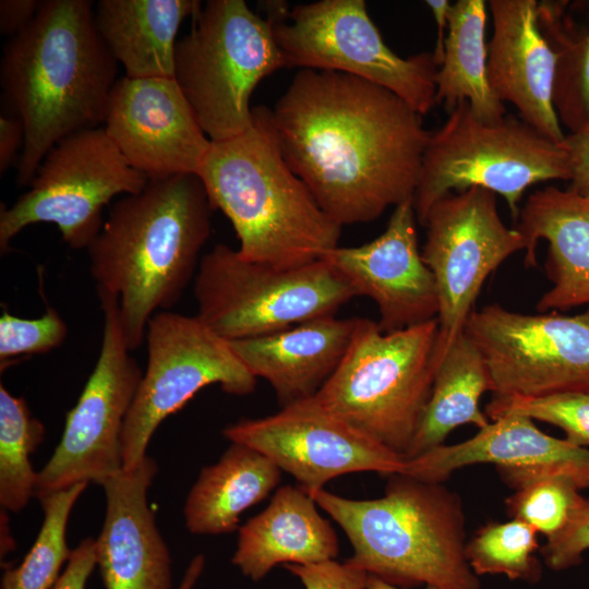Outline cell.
Wrapping results in <instances>:
<instances>
[{
	"mask_svg": "<svg viewBox=\"0 0 589 589\" xmlns=\"http://www.w3.org/2000/svg\"><path fill=\"white\" fill-rule=\"evenodd\" d=\"M421 117L384 87L313 69H301L272 110L286 163L341 227L413 197L431 133Z\"/></svg>",
	"mask_w": 589,
	"mask_h": 589,
	"instance_id": "obj_1",
	"label": "cell"
},
{
	"mask_svg": "<svg viewBox=\"0 0 589 589\" xmlns=\"http://www.w3.org/2000/svg\"><path fill=\"white\" fill-rule=\"evenodd\" d=\"M93 2L44 0L9 38L0 61L4 112L24 128L17 183L29 184L50 148L104 124L118 62L98 34Z\"/></svg>",
	"mask_w": 589,
	"mask_h": 589,
	"instance_id": "obj_2",
	"label": "cell"
},
{
	"mask_svg": "<svg viewBox=\"0 0 589 589\" xmlns=\"http://www.w3.org/2000/svg\"><path fill=\"white\" fill-rule=\"evenodd\" d=\"M213 206L197 175L148 180L121 196L87 248L97 292L118 299L124 339L137 349L149 320L180 300L211 235Z\"/></svg>",
	"mask_w": 589,
	"mask_h": 589,
	"instance_id": "obj_3",
	"label": "cell"
},
{
	"mask_svg": "<svg viewBox=\"0 0 589 589\" xmlns=\"http://www.w3.org/2000/svg\"><path fill=\"white\" fill-rule=\"evenodd\" d=\"M241 134L212 141L197 171L213 208L230 220L239 255L277 268L321 260L338 247L341 226L286 163L272 110L254 107Z\"/></svg>",
	"mask_w": 589,
	"mask_h": 589,
	"instance_id": "obj_4",
	"label": "cell"
},
{
	"mask_svg": "<svg viewBox=\"0 0 589 589\" xmlns=\"http://www.w3.org/2000/svg\"><path fill=\"white\" fill-rule=\"evenodd\" d=\"M348 537L351 565L401 587L480 589L466 555L461 498L442 483L392 474L383 496L309 493Z\"/></svg>",
	"mask_w": 589,
	"mask_h": 589,
	"instance_id": "obj_5",
	"label": "cell"
},
{
	"mask_svg": "<svg viewBox=\"0 0 589 589\" xmlns=\"http://www.w3.org/2000/svg\"><path fill=\"white\" fill-rule=\"evenodd\" d=\"M437 337V318L385 333L358 317L345 357L309 399L406 457L432 392Z\"/></svg>",
	"mask_w": 589,
	"mask_h": 589,
	"instance_id": "obj_6",
	"label": "cell"
},
{
	"mask_svg": "<svg viewBox=\"0 0 589 589\" xmlns=\"http://www.w3.org/2000/svg\"><path fill=\"white\" fill-rule=\"evenodd\" d=\"M570 179L565 144L546 139L512 115L496 122L480 121L464 100L438 130L430 133L413 206L423 225L437 200L453 191L479 187L501 194L517 220L518 204L529 187Z\"/></svg>",
	"mask_w": 589,
	"mask_h": 589,
	"instance_id": "obj_7",
	"label": "cell"
},
{
	"mask_svg": "<svg viewBox=\"0 0 589 589\" xmlns=\"http://www.w3.org/2000/svg\"><path fill=\"white\" fill-rule=\"evenodd\" d=\"M284 67L269 16L262 17L244 0H208L191 32L177 41L173 79L216 142L251 125L253 91Z\"/></svg>",
	"mask_w": 589,
	"mask_h": 589,
	"instance_id": "obj_8",
	"label": "cell"
},
{
	"mask_svg": "<svg viewBox=\"0 0 589 589\" xmlns=\"http://www.w3.org/2000/svg\"><path fill=\"white\" fill-rule=\"evenodd\" d=\"M193 293L196 316L227 341L335 315L357 297L323 259L293 268H277L245 261L224 243L202 256Z\"/></svg>",
	"mask_w": 589,
	"mask_h": 589,
	"instance_id": "obj_9",
	"label": "cell"
},
{
	"mask_svg": "<svg viewBox=\"0 0 589 589\" xmlns=\"http://www.w3.org/2000/svg\"><path fill=\"white\" fill-rule=\"evenodd\" d=\"M268 16L285 68L337 71L384 87L420 116L436 104L438 67L432 52L396 55L370 19L364 0H321Z\"/></svg>",
	"mask_w": 589,
	"mask_h": 589,
	"instance_id": "obj_10",
	"label": "cell"
},
{
	"mask_svg": "<svg viewBox=\"0 0 589 589\" xmlns=\"http://www.w3.org/2000/svg\"><path fill=\"white\" fill-rule=\"evenodd\" d=\"M148 178L134 169L104 127L75 132L45 155L29 189L9 207H0V252L22 229L56 225L73 250L86 249L98 236L104 207L118 195L139 193Z\"/></svg>",
	"mask_w": 589,
	"mask_h": 589,
	"instance_id": "obj_11",
	"label": "cell"
},
{
	"mask_svg": "<svg viewBox=\"0 0 589 589\" xmlns=\"http://www.w3.org/2000/svg\"><path fill=\"white\" fill-rule=\"evenodd\" d=\"M147 365L121 433L123 470L147 456L158 425L205 386L218 384L228 394L252 393L256 377L196 315L157 312L146 328Z\"/></svg>",
	"mask_w": 589,
	"mask_h": 589,
	"instance_id": "obj_12",
	"label": "cell"
},
{
	"mask_svg": "<svg viewBox=\"0 0 589 589\" xmlns=\"http://www.w3.org/2000/svg\"><path fill=\"white\" fill-rule=\"evenodd\" d=\"M98 297L104 313L99 356L67 414L58 446L37 474L38 501L77 483L103 484L123 470L121 433L143 372L124 339L118 299L101 292Z\"/></svg>",
	"mask_w": 589,
	"mask_h": 589,
	"instance_id": "obj_13",
	"label": "cell"
},
{
	"mask_svg": "<svg viewBox=\"0 0 589 589\" xmlns=\"http://www.w3.org/2000/svg\"><path fill=\"white\" fill-rule=\"evenodd\" d=\"M465 332L486 363L496 398L589 392V308L577 315H528L491 304Z\"/></svg>",
	"mask_w": 589,
	"mask_h": 589,
	"instance_id": "obj_14",
	"label": "cell"
},
{
	"mask_svg": "<svg viewBox=\"0 0 589 589\" xmlns=\"http://www.w3.org/2000/svg\"><path fill=\"white\" fill-rule=\"evenodd\" d=\"M423 225L426 240L421 256L438 294V365L464 332L484 280L512 254L526 250L527 242L502 221L495 193L479 187L437 200Z\"/></svg>",
	"mask_w": 589,
	"mask_h": 589,
	"instance_id": "obj_15",
	"label": "cell"
},
{
	"mask_svg": "<svg viewBox=\"0 0 589 589\" xmlns=\"http://www.w3.org/2000/svg\"><path fill=\"white\" fill-rule=\"evenodd\" d=\"M223 435L267 456L306 493L351 472L408 476L410 470V459L311 399L272 416L240 420L226 426Z\"/></svg>",
	"mask_w": 589,
	"mask_h": 589,
	"instance_id": "obj_16",
	"label": "cell"
},
{
	"mask_svg": "<svg viewBox=\"0 0 589 589\" xmlns=\"http://www.w3.org/2000/svg\"><path fill=\"white\" fill-rule=\"evenodd\" d=\"M104 129L148 180L196 175L212 142L173 77L118 79Z\"/></svg>",
	"mask_w": 589,
	"mask_h": 589,
	"instance_id": "obj_17",
	"label": "cell"
},
{
	"mask_svg": "<svg viewBox=\"0 0 589 589\" xmlns=\"http://www.w3.org/2000/svg\"><path fill=\"white\" fill-rule=\"evenodd\" d=\"M413 197L397 206L385 231L359 247H337L322 259L351 286L372 299L385 332L436 320L438 294L434 276L418 248Z\"/></svg>",
	"mask_w": 589,
	"mask_h": 589,
	"instance_id": "obj_18",
	"label": "cell"
},
{
	"mask_svg": "<svg viewBox=\"0 0 589 589\" xmlns=\"http://www.w3.org/2000/svg\"><path fill=\"white\" fill-rule=\"evenodd\" d=\"M414 479L442 483L466 466L494 464L513 488L543 477H564L589 490V448L551 436L529 417L504 413L469 440L411 458Z\"/></svg>",
	"mask_w": 589,
	"mask_h": 589,
	"instance_id": "obj_19",
	"label": "cell"
},
{
	"mask_svg": "<svg viewBox=\"0 0 589 589\" xmlns=\"http://www.w3.org/2000/svg\"><path fill=\"white\" fill-rule=\"evenodd\" d=\"M493 33L488 43V79L502 103L546 139L565 144L553 104L556 55L538 24L537 0H489Z\"/></svg>",
	"mask_w": 589,
	"mask_h": 589,
	"instance_id": "obj_20",
	"label": "cell"
},
{
	"mask_svg": "<svg viewBox=\"0 0 589 589\" xmlns=\"http://www.w3.org/2000/svg\"><path fill=\"white\" fill-rule=\"evenodd\" d=\"M146 456L101 485L106 515L96 541V563L106 589H171V556L148 506L157 473Z\"/></svg>",
	"mask_w": 589,
	"mask_h": 589,
	"instance_id": "obj_21",
	"label": "cell"
},
{
	"mask_svg": "<svg viewBox=\"0 0 589 589\" xmlns=\"http://www.w3.org/2000/svg\"><path fill=\"white\" fill-rule=\"evenodd\" d=\"M357 324L358 317L329 315L229 342L247 369L267 381L286 407L320 390L345 357Z\"/></svg>",
	"mask_w": 589,
	"mask_h": 589,
	"instance_id": "obj_22",
	"label": "cell"
},
{
	"mask_svg": "<svg viewBox=\"0 0 589 589\" xmlns=\"http://www.w3.org/2000/svg\"><path fill=\"white\" fill-rule=\"evenodd\" d=\"M518 218L516 229L527 242V266L536 265L538 240L549 243L545 271L553 286L537 310H568L589 303V197L548 187L528 196Z\"/></svg>",
	"mask_w": 589,
	"mask_h": 589,
	"instance_id": "obj_23",
	"label": "cell"
},
{
	"mask_svg": "<svg viewBox=\"0 0 589 589\" xmlns=\"http://www.w3.org/2000/svg\"><path fill=\"white\" fill-rule=\"evenodd\" d=\"M316 506L299 485L280 486L268 506L239 528L232 564L257 581L277 564L334 560L339 551L337 534Z\"/></svg>",
	"mask_w": 589,
	"mask_h": 589,
	"instance_id": "obj_24",
	"label": "cell"
},
{
	"mask_svg": "<svg viewBox=\"0 0 589 589\" xmlns=\"http://www.w3.org/2000/svg\"><path fill=\"white\" fill-rule=\"evenodd\" d=\"M199 0H99L95 24L105 45L133 79L173 77L177 34L202 8Z\"/></svg>",
	"mask_w": 589,
	"mask_h": 589,
	"instance_id": "obj_25",
	"label": "cell"
},
{
	"mask_svg": "<svg viewBox=\"0 0 589 589\" xmlns=\"http://www.w3.org/2000/svg\"><path fill=\"white\" fill-rule=\"evenodd\" d=\"M281 469L267 456L231 443L219 460L202 469L190 490L185 526L194 534H221L238 528L240 515L278 485Z\"/></svg>",
	"mask_w": 589,
	"mask_h": 589,
	"instance_id": "obj_26",
	"label": "cell"
},
{
	"mask_svg": "<svg viewBox=\"0 0 589 589\" xmlns=\"http://www.w3.org/2000/svg\"><path fill=\"white\" fill-rule=\"evenodd\" d=\"M486 390H491L486 363L464 329L437 365L430 398L406 457L411 459L443 445L460 425L486 426L491 421L479 406Z\"/></svg>",
	"mask_w": 589,
	"mask_h": 589,
	"instance_id": "obj_27",
	"label": "cell"
},
{
	"mask_svg": "<svg viewBox=\"0 0 589 589\" xmlns=\"http://www.w3.org/2000/svg\"><path fill=\"white\" fill-rule=\"evenodd\" d=\"M486 10L484 0L452 4L444 58L436 75V104H443L449 113L466 100L480 121L496 122L506 116V109L488 79Z\"/></svg>",
	"mask_w": 589,
	"mask_h": 589,
	"instance_id": "obj_28",
	"label": "cell"
},
{
	"mask_svg": "<svg viewBox=\"0 0 589 589\" xmlns=\"http://www.w3.org/2000/svg\"><path fill=\"white\" fill-rule=\"evenodd\" d=\"M538 24L556 55L553 104L568 134L589 132V0H543Z\"/></svg>",
	"mask_w": 589,
	"mask_h": 589,
	"instance_id": "obj_29",
	"label": "cell"
},
{
	"mask_svg": "<svg viewBox=\"0 0 589 589\" xmlns=\"http://www.w3.org/2000/svg\"><path fill=\"white\" fill-rule=\"evenodd\" d=\"M45 436L44 424L32 416L22 397L0 385V504L20 512L34 496L37 474L31 455Z\"/></svg>",
	"mask_w": 589,
	"mask_h": 589,
	"instance_id": "obj_30",
	"label": "cell"
},
{
	"mask_svg": "<svg viewBox=\"0 0 589 589\" xmlns=\"http://www.w3.org/2000/svg\"><path fill=\"white\" fill-rule=\"evenodd\" d=\"M88 483L82 482L39 500L44 521L22 563L4 572L1 589H51L72 551L67 544L70 513Z\"/></svg>",
	"mask_w": 589,
	"mask_h": 589,
	"instance_id": "obj_31",
	"label": "cell"
},
{
	"mask_svg": "<svg viewBox=\"0 0 589 589\" xmlns=\"http://www.w3.org/2000/svg\"><path fill=\"white\" fill-rule=\"evenodd\" d=\"M537 531L524 521L490 522L466 545V555L476 575L502 574L509 579L536 584L541 578Z\"/></svg>",
	"mask_w": 589,
	"mask_h": 589,
	"instance_id": "obj_32",
	"label": "cell"
},
{
	"mask_svg": "<svg viewBox=\"0 0 589 589\" xmlns=\"http://www.w3.org/2000/svg\"><path fill=\"white\" fill-rule=\"evenodd\" d=\"M585 500L572 480L543 477L516 489L506 500V507L513 519L526 522L550 540L569 526Z\"/></svg>",
	"mask_w": 589,
	"mask_h": 589,
	"instance_id": "obj_33",
	"label": "cell"
},
{
	"mask_svg": "<svg viewBox=\"0 0 589 589\" xmlns=\"http://www.w3.org/2000/svg\"><path fill=\"white\" fill-rule=\"evenodd\" d=\"M517 412L532 420L553 424L570 443L589 448V392L563 393L540 398H496L486 406L485 414L497 417Z\"/></svg>",
	"mask_w": 589,
	"mask_h": 589,
	"instance_id": "obj_34",
	"label": "cell"
},
{
	"mask_svg": "<svg viewBox=\"0 0 589 589\" xmlns=\"http://www.w3.org/2000/svg\"><path fill=\"white\" fill-rule=\"evenodd\" d=\"M67 336V323L51 306L37 318L17 317L3 311L0 317L1 371L13 358L41 354L58 348Z\"/></svg>",
	"mask_w": 589,
	"mask_h": 589,
	"instance_id": "obj_35",
	"label": "cell"
},
{
	"mask_svg": "<svg viewBox=\"0 0 589 589\" xmlns=\"http://www.w3.org/2000/svg\"><path fill=\"white\" fill-rule=\"evenodd\" d=\"M589 550V498H586L569 526L541 546L545 565L553 570H564L582 562Z\"/></svg>",
	"mask_w": 589,
	"mask_h": 589,
	"instance_id": "obj_36",
	"label": "cell"
},
{
	"mask_svg": "<svg viewBox=\"0 0 589 589\" xmlns=\"http://www.w3.org/2000/svg\"><path fill=\"white\" fill-rule=\"evenodd\" d=\"M305 589H366L369 574L347 561L329 560L315 564H285Z\"/></svg>",
	"mask_w": 589,
	"mask_h": 589,
	"instance_id": "obj_37",
	"label": "cell"
},
{
	"mask_svg": "<svg viewBox=\"0 0 589 589\" xmlns=\"http://www.w3.org/2000/svg\"><path fill=\"white\" fill-rule=\"evenodd\" d=\"M96 563V541L87 538L72 551L65 569L51 589H85Z\"/></svg>",
	"mask_w": 589,
	"mask_h": 589,
	"instance_id": "obj_38",
	"label": "cell"
},
{
	"mask_svg": "<svg viewBox=\"0 0 589 589\" xmlns=\"http://www.w3.org/2000/svg\"><path fill=\"white\" fill-rule=\"evenodd\" d=\"M40 4L38 0H1V34L11 38L24 31L35 19Z\"/></svg>",
	"mask_w": 589,
	"mask_h": 589,
	"instance_id": "obj_39",
	"label": "cell"
},
{
	"mask_svg": "<svg viewBox=\"0 0 589 589\" xmlns=\"http://www.w3.org/2000/svg\"><path fill=\"white\" fill-rule=\"evenodd\" d=\"M566 145L570 157V187L577 193L589 196V132L568 134Z\"/></svg>",
	"mask_w": 589,
	"mask_h": 589,
	"instance_id": "obj_40",
	"label": "cell"
},
{
	"mask_svg": "<svg viewBox=\"0 0 589 589\" xmlns=\"http://www.w3.org/2000/svg\"><path fill=\"white\" fill-rule=\"evenodd\" d=\"M24 128L21 121L4 112L0 116V175L14 164H19L24 145Z\"/></svg>",
	"mask_w": 589,
	"mask_h": 589,
	"instance_id": "obj_41",
	"label": "cell"
},
{
	"mask_svg": "<svg viewBox=\"0 0 589 589\" xmlns=\"http://www.w3.org/2000/svg\"><path fill=\"white\" fill-rule=\"evenodd\" d=\"M425 3L431 9L437 26L436 43L432 53L437 67L440 68L444 58L446 39L445 32L446 28H448V13L452 4L448 0H428Z\"/></svg>",
	"mask_w": 589,
	"mask_h": 589,
	"instance_id": "obj_42",
	"label": "cell"
},
{
	"mask_svg": "<svg viewBox=\"0 0 589 589\" xmlns=\"http://www.w3.org/2000/svg\"><path fill=\"white\" fill-rule=\"evenodd\" d=\"M205 565L202 554L195 555L190 562L178 589H192L200 578Z\"/></svg>",
	"mask_w": 589,
	"mask_h": 589,
	"instance_id": "obj_43",
	"label": "cell"
},
{
	"mask_svg": "<svg viewBox=\"0 0 589 589\" xmlns=\"http://www.w3.org/2000/svg\"><path fill=\"white\" fill-rule=\"evenodd\" d=\"M366 589H400L399 587L392 585L384 579L375 576L369 575L366 580ZM424 589H441L435 586H426Z\"/></svg>",
	"mask_w": 589,
	"mask_h": 589,
	"instance_id": "obj_44",
	"label": "cell"
}]
</instances>
